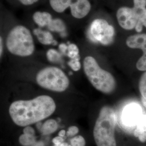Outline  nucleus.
I'll use <instances>...</instances> for the list:
<instances>
[{
  "label": "nucleus",
  "instance_id": "31",
  "mask_svg": "<svg viewBox=\"0 0 146 146\" xmlns=\"http://www.w3.org/2000/svg\"><path fill=\"white\" fill-rule=\"evenodd\" d=\"M66 132L65 130H61V131H60V132L58 133V136L63 137L66 135Z\"/></svg>",
  "mask_w": 146,
  "mask_h": 146
},
{
  "label": "nucleus",
  "instance_id": "12",
  "mask_svg": "<svg viewBox=\"0 0 146 146\" xmlns=\"http://www.w3.org/2000/svg\"><path fill=\"white\" fill-rule=\"evenodd\" d=\"M134 136L137 137L141 142L146 141V115H142L137 122L133 132Z\"/></svg>",
  "mask_w": 146,
  "mask_h": 146
},
{
  "label": "nucleus",
  "instance_id": "15",
  "mask_svg": "<svg viewBox=\"0 0 146 146\" xmlns=\"http://www.w3.org/2000/svg\"><path fill=\"white\" fill-rule=\"evenodd\" d=\"M78 0H49L52 9L58 12L62 13L67 8L70 7Z\"/></svg>",
  "mask_w": 146,
  "mask_h": 146
},
{
  "label": "nucleus",
  "instance_id": "30",
  "mask_svg": "<svg viewBox=\"0 0 146 146\" xmlns=\"http://www.w3.org/2000/svg\"><path fill=\"white\" fill-rule=\"evenodd\" d=\"M31 146H44V143L42 141H37Z\"/></svg>",
  "mask_w": 146,
  "mask_h": 146
},
{
  "label": "nucleus",
  "instance_id": "18",
  "mask_svg": "<svg viewBox=\"0 0 146 146\" xmlns=\"http://www.w3.org/2000/svg\"><path fill=\"white\" fill-rule=\"evenodd\" d=\"M139 89L141 95L142 103L146 108V72L142 75L140 80Z\"/></svg>",
  "mask_w": 146,
  "mask_h": 146
},
{
  "label": "nucleus",
  "instance_id": "7",
  "mask_svg": "<svg viewBox=\"0 0 146 146\" xmlns=\"http://www.w3.org/2000/svg\"><path fill=\"white\" fill-rule=\"evenodd\" d=\"M127 46L133 49H140L143 55L136 63V68L140 71H146V34H136L128 37L126 40Z\"/></svg>",
  "mask_w": 146,
  "mask_h": 146
},
{
  "label": "nucleus",
  "instance_id": "23",
  "mask_svg": "<svg viewBox=\"0 0 146 146\" xmlns=\"http://www.w3.org/2000/svg\"><path fill=\"white\" fill-rule=\"evenodd\" d=\"M70 144L72 146H85L86 141L84 137L78 135L74 137L70 141Z\"/></svg>",
  "mask_w": 146,
  "mask_h": 146
},
{
  "label": "nucleus",
  "instance_id": "9",
  "mask_svg": "<svg viewBox=\"0 0 146 146\" xmlns=\"http://www.w3.org/2000/svg\"><path fill=\"white\" fill-rule=\"evenodd\" d=\"M142 115V110L140 105L136 104H128L123 111L122 116L123 123L126 127H135Z\"/></svg>",
  "mask_w": 146,
  "mask_h": 146
},
{
  "label": "nucleus",
  "instance_id": "11",
  "mask_svg": "<svg viewBox=\"0 0 146 146\" xmlns=\"http://www.w3.org/2000/svg\"><path fill=\"white\" fill-rule=\"evenodd\" d=\"M133 9L138 19V22L146 27V0H133Z\"/></svg>",
  "mask_w": 146,
  "mask_h": 146
},
{
  "label": "nucleus",
  "instance_id": "5",
  "mask_svg": "<svg viewBox=\"0 0 146 146\" xmlns=\"http://www.w3.org/2000/svg\"><path fill=\"white\" fill-rule=\"evenodd\" d=\"M37 83L44 88L62 92L68 88L69 80L60 69L49 67L40 70L36 75Z\"/></svg>",
  "mask_w": 146,
  "mask_h": 146
},
{
  "label": "nucleus",
  "instance_id": "21",
  "mask_svg": "<svg viewBox=\"0 0 146 146\" xmlns=\"http://www.w3.org/2000/svg\"><path fill=\"white\" fill-rule=\"evenodd\" d=\"M79 53L78 46L73 43L69 44L68 46V50H67V55L69 58L73 59L78 56Z\"/></svg>",
  "mask_w": 146,
  "mask_h": 146
},
{
  "label": "nucleus",
  "instance_id": "10",
  "mask_svg": "<svg viewBox=\"0 0 146 146\" xmlns=\"http://www.w3.org/2000/svg\"><path fill=\"white\" fill-rule=\"evenodd\" d=\"M70 8L73 17L80 19L88 15L91 9V5L88 0H78Z\"/></svg>",
  "mask_w": 146,
  "mask_h": 146
},
{
  "label": "nucleus",
  "instance_id": "28",
  "mask_svg": "<svg viewBox=\"0 0 146 146\" xmlns=\"http://www.w3.org/2000/svg\"><path fill=\"white\" fill-rule=\"evenodd\" d=\"M23 5H31L36 2L38 0H19Z\"/></svg>",
  "mask_w": 146,
  "mask_h": 146
},
{
  "label": "nucleus",
  "instance_id": "32",
  "mask_svg": "<svg viewBox=\"0 0 146 146\" xmlns=\"http://www.w3.org/2000/svg\"><path fill=\"white\" fill-rule=\"evenodd\" d=\"M1 42H0V45H1V50H0V54H1V55H2V54L3 52V45H2V38L1 37Z\"/></svg>",
  "mask_w": 146,
  "mask_h": 146
},
{
  "label": "nucleus",
  "instance_id": "33",
  "mask_svg": "<svg viewBox=\"0 0 146 146\" xmlns=\"http://www.w3.org/2000/svg\"><path fill=\"white\" fill-rule=\"evenodd\" d=\"M69 145H68L67 143L66 142H63L62 143L58 145H55V146H69Z\"/></svg>",
  "mask_w": 146,
  "mask_h": 146
},
{
  "label": "nucleus",
  "instance_id": "27",
  "mask_svg": "<svg viewBox=\"0 0 146 146\" xmlns=\"http://www.w3.org/2000/svg\"><path fill=\"white\" fill-rule=\"evenodd\" d=\"M59 49L61 52L63 54H66L67 53V50H68V46L64 44V43H61L59 45Z\"/></svg>",
  "mask_w": 146,
  "mask_h": 146
},
{
  "label": "nucleus",
  "instance_id": "26",
  "mask_svg": "<svg viewBox=\"0 0 146 146\" xmlns=\"http://www.w3.org/2000/svg\"><path fill=\"white\" fill-rule=\"evenodd\" d=\"M63 141H64L63 138L61 136H59L54 137L52 139V142L55 145H58L63 143Z\"/></svg>",
  "mask_w": 146,
  "mask_h": 146
},
{
  "label": "nucleus",
  "instance_id": "2",
  "mask_svg": "<svg viewBox=\"0 0 146 146\" xmlns=\"http://www.w3.org/2000/svg\"><path fill=\"white\" fill-rule=\"evenodd\" d=\"M116 117L110 106H104L100 111L94 126V140L98 146H116L115 137Z\"/></svg>",
  "mask_w": 146,
  "mask_h": 146
},
{
  "label": "nucleus",
  "instance_id": "6",
  "mask_svg": "<svg viewBox=\"0 0 146 146\" xmlns=\"http://www.w3.org/2000/svg\"><path fill=\"white\" fill-rule=\"evenodd\" d=\"M90 34L94 41L107 46L110 44L114 41L115 29L106 20L98 19L92 23Z\"/></svg>",
  "mask_w": 146,
  "mask_h": 146
},
{
  "label": "nucleus",
  "instance_id": "17",
  "mask_svg": "<svg viewBox=\"0 0 146 146\" xmlns=\"http://www.w3.org/2000/svg\"><path fill=\"white\" fill-rule=\"evenodd\" d=\"M47 27L50 31L59 33H63L66 29L64 22L58 19L52 20L47 26Z\"/></svg>",
  "mask_w": 146,
  "mask_h": 146
},
{
  "label": "nucleus",
  "instance_id": "20",
  "mask_svg": "<svg viewBox=\"0 0 146 146\" xmlns=\"http://www.w3.org/2000/svg\"><path fill=\"white\" fill-rule=\"evenodd\" d=\"M47 58L48 60L52 63H58L61 60V54L55 49H50L47 52Z\"/></svg>",
  "mask_w": 146,
  "mask_h": 146
},
{
  "label": "nucleus",
  "instance_id": "29",
  "mask_svg": "<svg viewBox=\"0 0 146 146\" xmlns=\"http://www.w3.org/2000/svg\"><path fill=\"white\" fill-rule=\"evenodd\" d=\"M142 26H143V25L141 24V23L137 22L135 28L136 31L137 32H139V33L141 32L142 31Z\"/></svg>",
  "mask_w": 146,
  "mask_h": 146
},
{
  "label": "nucleus",
  "instance_id": "24",
  "mask_svg": "<svg viewBox=\"0 0 146 146\" xmlns=\"http://www.w3.org/2000/svg\"><path fill=\"white\" fill-rule=\"evenodd\" d=\"M78 128L76 126H71L68 128L67 134L68 136H73L76 135L78 133Z\"/></svg>",
  "mask_w": 146,
  "mask_h": 146
},
{
  "label": "nucleus",
  "instance_id": "13",
  "mask_svg": "<svg viewBox=\"0 0 146 146\" xmlns=\"http://www.w3.org/2000/svg\"><path fill=\"white\" fill-rule=\"evenodd\" d=\"M34 34L37 37L38 41L45 45L52 44L56 45L57 42L54 40V38L51 33L49 31H43L40 29H35L33 31Z\"/></svg>",
  "mask_w": 146,
  "mask_h": 146
},
{
  "label": "nucleus",
  "instance_id": "16",
  "mask_svg": "<svg viewBox=\"0 0 146 146\" xmlns=\"http://www.w3.org/2000/svg\"><path fill=\"white\" fill-rule=\"evenodd\" d=\"M58 125L57 122L53 119L48 120L38 128L43 135H49L57 130Z\"/></svg>",
  "mask_w": 146,
  "mask_h": 146
},
{
  "label": "nucleus",
  "instance_id": "19",
  "mask_svg": "<svg viewBox=\"0 0 146 146\" xmlns=\"http://www.w3.org/2000/svg\"><path fill=\"white\" fill-rule=\"evenodd\" d=\"M36 142V137L35 136L23 134L19 137V142L22 146H31Z\"/></svg>",
  "mask_w": 146,
  "mask_h": 146
},
{
  "label": "nucleus",
  "instance_id": "8",
  "mask_svg": "<svg viewBox=\"0 0 146 146\" xmlns=\"http://www.w3.org/2000/svg\"><path fill=\"white\" fill-rule=\"evenodd\" d=\"M116 17L119 24L125 30H131L135 28L138 19L133 8L123 7L117 11Z\"/></svg>",
  "mask_w": 146,
  "mask_h": 146
},
{
  "label": "nucleus",
  "instance_id": "3",
  "mask_svg": "<svg viewBox=\"0 0 146 146\" xmlns=\"http://www.w3.org/2000/svg\"><path fill=\"white\" fill-rule=\"evenodd\" d=\"M84 72L89 81L97 90L110 94L116 88V81L111 74L101 68L93 57L88 56L84 61Z\"/></svg>",
  "mask_w": 146,
  "mask_h": 146
},
{
  "label": "nucleus",
  "instance_id": "25",
  "mask_svg": "<svg viewBox=\"0 0 146 146\" xmlns=\"http://www.w3.org/2000/svg\"><path fill=\"white\" fill-rule=\"evenodd\" d=\"M23 134H26V135H29L35 136V130L34 129V128L33 127H31V126H26L24 129H23Z\"/></svg>",
  "mask_w": 146,
  "mask_h": 146
},
{
  "label": "nucleus",
  "instance_id": "1",
  "mask_svg": "<svg viewBox=\"0 0 146 146\" xmlns=\"http://www.w3.org/2000/svg\"><path fill=\"white\" fill-rule=\"evenodd\" d=\"M56 104L52 98L41 95L31 100H19L12 103L9 114L19 126H28L49 117L55 111Z\"/></svg>",
  "mask_w": 146,
  "mask_h": 146
},
{
  "label": "nucleus",
  "instance_id": "4",
  "mask_svg": "<svg viewBox=\"0 0 146 146\" xmlns=\"http://www.w3.org/2000/svg\"><path fill=\"white\" fill-rule=\"evenodd\" d=\"M6 46L11 54L20 56L31 55L35 49L31 31L23 26H17L11 30L7 37Z\"/></svg>",
  "mask_w": 146,
  "mask_h": 146
},
{
  "label": "nucleus",
  "instance_id": "22",
  "mask_svg": "<svg viewBox=\"0 0 146 146\" xmlns=\"http://www.w3.org/2000/svg\"><path fill=\"white\" fill-rule=\"evenodd\" d=\"M80 57L78 55L77 57L72 59L69 62L68 65L74 71H78L81 68V63L80 62Z\"/></svg>",
  "mask_w": 146,
  "mask_h": 146
},
{
  "label": "nucleus",
  "instance_id": "14",
  "mask_svg": "<svg viewBox=\"0 0 146 146\" xmlns=\"http://www.w3.org/2000/svg\"><path fill=\"white\" fill-rule=\"evenodd\" d=\"M33 19L38 26L41 27L47 26L52 20V16L49 13L41 11L35 12Z\"/></svg>",
  "mask_w": 146,
  "mask_h": 146
}]
</instances>
